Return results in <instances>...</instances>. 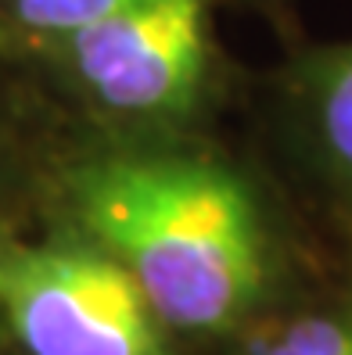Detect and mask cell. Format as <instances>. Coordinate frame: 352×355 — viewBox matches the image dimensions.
Here are the masks:
<instances>
[{
    "label": "cell",
    "mask_w": 352,
    "mask_h": 355,
    "mask_svg": "<svg viewBox=\"0 0 352 355\" xmlns=\"http://www.w3.org/2000/svg\"><path fill=\"white\" fill-rule=\"evenodd\" d=\"M0 320L26 355H173L126 266L101 244H0Z\"/></svg>",
    "instance_id": "cell-2"
},
{
    "label": "cell",
    "mask_w": 352,
    "mask_h": 355,
    "mask_svg": "<svg viewBox=\"0 0 352 355\" xmlns=\"http://www.w3.org/2000/svg\"><path fill=\"white\" fill-rule=\"evenodd\" d=\"M205 0H137L69 40L87 90L126 115L187 104L205 72Z\"/></svg>",
    "instance_id": "cell-3"
},
{
    "label": "cell",
    "mask_w": 352,
    "mask_h": 355,
    "mask_svg": "<svg viewBox=\"0 0 352 355\" xmlns=\"http://www.w3.org/2000/svg\"><path fill=\"white\" fill-rule=\"evenodd\" d=\"M302 119L317 169L352 212V40L305 65Z\"/></svg>",
    "instance_id": "cell-4"
},
{
    "label": "cell",
    "mask_w": 352,
    "mask_h": 355,
    "mask_svg": "<svg viewBox=\"0 0 352 355\" xmlns=\"http://www.w3.org/2000/svg\"><path fill=\"white\" fill-rule=\"evenodd\" d=\"M72 201L165 330L223 334L262 302L266 237L234 173L176 155L105 158L76 173Z\"/></svg>",
    "instance_id": "cell-1"
},
{
    "label": "cell",
    "mask_w": 352,
    "mask_h": 355,
    "mask_svg": "<svg viewBox=\"0 0 352 355\" xmlns=\"http://www.w3.org/2000/svg\"><path fill=\"white\" fill-rule=\"evenodd\" d=\"M130 4H137V0H15V15L18 22L36 33L72 36L94 22H105V18L126 11Z\"/></svg>",
    "instance_id": "cell-6"
},
{
    "label": "cell",
    "mask_w": 352,
    "mask_h": 355,
    "mask_svg": "<svg viewBox=\"0 0 352 355\" xmlns=\"http://www.w3.org/2000/svg\"><path fill=\"white\" fill-rule=\"evenodd\" d=\"M248 355H352V277L262 327Z\"/></svg>",
    "instance_id": "cell-5"
}]
</instances>
